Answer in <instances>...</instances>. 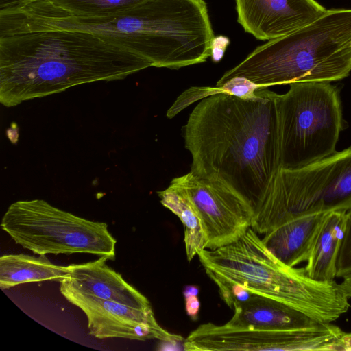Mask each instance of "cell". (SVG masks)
<instances>
[{
	"label": "cell",
	"instance_id": "5",
	"mask_svg": "<svg viewBox=\"0 0 351 351\" xmlns=\"http://www.w3.org/2000/svg\"><path fill=\"white\" fill-rule=\"evenodd\" d=\"M351 71V9L327 10L312 23L256 47L217 82L244 77L263 87L332 82Z\"/></svg>",
	"mask_w": 351,
	"mask_h": 351
},
{
	"label": "cell",
	"instance_id": "6",
	"mask_svg": "<svg viewBox=\"0 0 351 351\" xmlns=\"http://www.w3.org/2000/svg\"><path fill=\"white\" fill-rule=\"evenodd\" d=\"M351 209V147L307 165L280 168L252 228L265 234L296 216Z\"/></svg>",
	"mask_w": 351,
	"mask_h": 351
},
{
	"label": "cell",
	"instance_id": "24",
	"mask_svg": "<svg viewBox=\"0 0 351 351\" xmlns=\"http://www.w3.org/2000/svg\"><path fill=\"white\" fill-rule=\"evenodd\" d=\"M34 0H0V10L21 6Z\"/></svg>",
	"mask_w": 351,
	"mask_h": 351
},
{
	"label": "cell",
	"instance_id": "2",
	"mask_svg": "<svg viewBox=\"0 0 351 351\" xmlns=\"http://www.w3.org/2000/svg\"><path fill=\"white\" fill-rule=\"evenodd\" d=\"M152 66L86 31L49 29L0 36V102L5 107L95 82L123 80Z\"/></svg>",
	"mask_w": 351,
	"mask_h": 351
},
{
	"label": "cell",
	"instance_id": "23",
	"mask_svg": "<svg viewBox=\"0 0 351 351\" xmlns=\"http://www.w3.org/2000/svg\"><path fill=\"white\" fill-rule=\"evenodd\" d=\"M185 309L187 315L193 319H196L200 308V302L197 295H184Z\"/></svg>",
	"mask_w": 351,
	"mask_h": 351
},
{
	"label": "cell",
	"instance_id": "1",
	"mask_svg": "<svg viewBox=\"0 0 351 351\" xmlns=\"http://www.w3.org/2000/svg\"><path fill=\"white\" fill-rule=\"evenodd\" d=\"M279 97L263 86L247 98L214 94L195 107L184 126L191 171L224 181L254 212L280 168Z\"/></svg>",
	"mask_w": 351,
	"mask_h": 351
},
{
	"label": "cell",
	"instance_id": "20",
	"mask_svg": "<svg viewBox=\"0 0 351 351\" xmlns=\"http://www.w3.org/2000/svg\"><path fill=\"white\" fill-rule=\"evenodd\" d=\"M351 274V209L346 213L344 235L337 261V278Z\"/></svg>",
	"mask_w": 351,
	"mask_h": 351
},
{
	"label": "cell",
	"instance_id": "10",
	"mask_svg": "<svg viewBox=\"0 0 351 351\" xmlns=\"http://www.w3.org/2000/svg\"><path fill=\"white\" fill-rule=\"evenodd\" d=\"M170 184L180 189L196 210L206 240V249L230 244L252 228V205L224 181L200 178L190 171L173 178Z\"/></svg>",
	"mask_w": 351,
	"mask_h": 351
},
{
	"label": "cell",
	"instance_id": "21",
	"mask_svg": "<svg viewBox=\"0 0 351 351\" xmlns=\"http://www.w3.org/2000/svg\"><path fill=\"white\" fill-rule=\"evenodd\" d=\"M219 288L221 298L230 307L247 301L254 293L243 287L221 278L211 279Z\"/></svg>",
	"mask_w": 351,
	"mask_h": 351
},
{
	"label": "cell",
	"instance_id": "13",
	"mask_svg": "<svg viewBox=\"0 0 351 351\" xmlns=\"http://www.w3.org/2000/svg\"><path fill=\"white\" fill-rule=\"evenodd\" d=\"M105 256L80 264L70 265L68 277L62 280L77 290L108 301L144 311H152L148 299L106 264ZM61 280V281H62Z\"/></svg>",
	"mask_w": 351,
	"mask_h": 351
},
{
	"label": "cell",
	"instance_id": "4",
	"mask_svg": "<svg viewBox=\"0 0 351 351\" xmlns=\"http://www.w3.org/2000/svg\"><path fill=\"white\" fill-rule=\"evenodd\" d=\"M197 256L210 279L221 278L280 301L319 323L333 322L350 308L339 283L317 281L304 267L284 265L252 228L237 241L204 249Z\"/></svg>",
	"mask_w": 351,
	"mask_h": 351
},
{
	"label": "cell",
	"instance_id": "22",
	"mask_svg": "<svg viewBox=\"0 0 351 351\" xmlns=\"http://www.w3.org/2000/svg\"><path fill=\"white\" fill-rule=\"evenodd\" d=\"M221 93H227L241 98L251 97L255 95L259 86L244 77H233L219 86Z\"/></svg>",
	"mask_w": 351,
	"mask_h": 351
},
{
	"label": "cell",
	"instance_id": "26",
	"mask_svg": "<svg viewBox=\"0 0 351 351\" xmlns=\"http://www.w3.org/2000/svg\"><path fill=\"white\" fill-rule=\"evenodd\" d=\"M199 290L195 286H187L183 292L184 295H197Z\"/></svg>",
	"mask_w": 351,
	"mask_h": 351
},
{
	"label": "cell",
	"instance_id": "17",
	"mask_svg": "<svg viewBox=\"0 0 351 351\" xmlns=\"http://www.w3.org/2000/svg\"><path fill=\"white\" fill-rule=\"evenodd\" d=\"M345 211L328 212L319 228L305 270L317 281L335 280L337 261L344 235Z\"/></svg>",
	"mask_w": 351,
	"mask_h": 351
},
{
	"label": "cell",
	"instance_id": "12",
	"mask_svg": "<svg viewBox=\"0 0 351 351\" xmlns=\"http://www.w3.org/2000/svg\"><path fill=\"white\" fill-rule=\"evenodd\" d=\"M235 3L239 23L261 40L291 33L326 11L315 0H235Z\"/></svg>",
	"mask_w": 351,
	"mask_h": 351
},
{
	"label": "cell",
	"instance_id": "15",
	"mask_svg": "<svg viewBox=\"0 0 351 351\" xmlns=\"http://www.w3.org/2000/svg\"><path fill=\"white\" fill-rule=\"evenodd\" d=\"M234 313L225 324L267 330H289L315 326L319 322L300 311L273 298L254 294L234 307Z\"/></svg>",
	"mask_w": 351,
	"mask_h": 351
},
{
	"label": "cell",
	"instance_id": "11",
	"mask_svg": "<svg viewBox=\"0 0 351 351\" xmlns=\"http://www.w3.org/2000/svg\"><path fill=\"white\" fill-rule=\"evenodd\" d=\"M62 295L85 314L89 334L97 339H158L177 343L184 338L164 329L153 311H144L84 293L60 281Z\"/></svg>",
	"mask_w": 351,
	"mask_h": 351
},
{
	"label": "cell",
	"instance_id": "3",
	"mask_svg": "<svg viewBox=\"0 0 351 351\" xmlns=\"http://www.w3.org/2000/svg\"><path fill=\"white\" fill-rule=\"evenodd\" d=\"M47 25L51 29L95 33L152 66L170 69L206 61L215 39L204 0H145L111 16L55 17Z\"/></svg>",
	"mask_w": 351,
	"mask_h": 351
},
{
	"label": "cell",
	"instance_id": "14",
	"mask_svg": "<svg viewBox=\"0 0 351 351\" xmlns=\"http://www.w3.org/2000/svg\"><path fill=\"white\" fill-rule=\"evenodd\" d=\"M326 213L302 214L280 224L261 239L270 252L289 267L307 261Z\"/></svg>",
	"mask_w": 351,
	"mask_h": 351
},
{
	"label": "cell",
	"instance_id": "8",
	"mask_svg": "<svg viewBox=\"0 0 351 351\" xmlns=\"http://www.w3.org/2000/svg\"><path fill=\"white\" fill-rule=\"evenodd\" d=\"M1 227L16 244L36 254L80 253L115 259L117 240L106 223L78 217L43 199L12 203Z\"/></svg>",
	"mask_w": 351,
	"mask_h": 351
},
{
	"label": "cell",
	"instance_id": "19",
	"mask_svg": "<svg viewBox=\"0 0 351 351\" xmlns=\"http://www.w3.org/2000/svg\"><path fill=\"white\" fill-rule=\"evenodd\" d=\"M160 203L182 223L184 229V242L188 261H191L206 249V240L200 218L188 197L178 188L169 184L165 190L158 191Z\"/></svg>",
	"mask_w": 351,
	"mask_h": 351
},
{
	"label": "cell",
	"instance_id": "16",
	"mask_svg": "<svg viewBox=\"0 0 351 351\" xmlns=\"http://www.w3.org/2000/svg\"><path fill=\"white\" fill-rule=\"evenodd\" d=\"M145 0H34L0 12L27 17L102 18L118 14Z\"/></svg>",
	"mask_w": 351,
	"mask_h": 351
},
{
	"label": "cell",
	"instance_id": "27",
	"mask_svg": "<svg viewBox=\"0 0 351 351\" xmlns=\"http://www.w3.org/2000/svg\"><path fill=\"white\" fill-rule=\"evenodd\" d=\"M344 351H351V333H346L345 335Z\"/></svg>",
	"mask_w": 351,
	"mask_h": 351
},
{
	"label": "cell",
	"instance_id": "9",
	"mask_svg": "<svg viewBox=\"0 0 351 351\" xmlns=\"http://www.w3.org/2000/svg\"><path fill=\"white\" fill-rule=\"evenodd\" d=\"M344 332L330 323L289 329L267 330L203 324L184 341L187 351H341Z\"/></svg>",
	"mask_w": 351,
	"mask_h": 351
},
{
	"label": "cell",
	"instance_id": "18",
	"mask_svg": "<svg viewBox=\"0 0 351 351\" xmlns=\"http://www.w3.org/2000/svg\"><path fill=\"white\" fill-rule=\"evenodd\" d=\"M71 267L51 263L46 255L5 254L0 257V288L41 281L60 282L69 276Z\"/></svg>",
	"mask_w": 351,
	"mask_h": 351
},
{
	"label": "cell",
	"instance_id": "7",
	"mask_svg": "<svg viewBox=\"0 0 351 351\" xmlns=\"http://www.w3.org/2000/svg\"><path fill=\"white\" fill-rule=\"evenodd\" d=\"M278 108L280 168L301 167L335 152L342 114L330 82L290 84L280 95Z\"/></svg>",
	"mask_w": 351,
	"mask_h": 351
},
{
	"label": "cell",
	"instance_id": "25",
	"mask_svg": "<svg viewBox=\"0 0 351 351\" xmlns=\"http://www.w3.org/2000/svg\"><path fill=\"white\" fill-rule=\"evenodd\" d=\"M339 285L346 296L351 298V274L343 277Z\"/></svg>",
	"mask_w": 351,
	"mask_h": 351
}]
</instances>
